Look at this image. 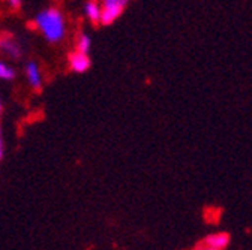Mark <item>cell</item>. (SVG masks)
Segmentation results:
<instances>
[{"mask_svg":"<svg viewBox=\"0 0 252 250\" xmlns=\"http://www.w3.org/2000/svg\"><path fill=\"white\" fill-rule=\"evenodd\" d=\"M9 2H11V5H12V6H18V5L23 2V0H9Z\"/></svg>","mask_w":252,"mask_h":250,"instance_id":"obj_10","label":"cell"},{"mask_svg":"<svg viewBox=\"0 0 252 250\" xmlns=\"http://www.w3.org/2000/svg\"><path fill=\"white\" fill-rule=\"evenodd\" d=\"M0 48H2L3 51H6L8 54H11L12 57H18L20 56L18 45L14 44L11 39H0Z\"/></svg>","mask_w":252,"mask_h":250,"instance_id":"obj_7","label":"cell"},{"mask_svg":"<svg viewBox=\"0 0 252 250\" xmlns=\"http://www.w3.org/2000/svg\"><path fill=\"white\" fill-rule=\"evenodd\" d=\"M92 65L90 61V57L89 54L86 53H81V51H75L69 56V66L74 72H78V74H83L86 72Z\"/></svg>","mask_w":252,"mask_h":250,"instance_id":"obj_4","label":"cell"},{"mask_svg":"<svg viewBox=\"0 0 252 250\" xmlns=\"http://www.w3.org/2000/svg\"><path fill=\"white\" fill-rule=\"evenodd\" d=\"M0 158H2V138H0Z\"/></svg>","mask_w":252,"mask_h":250,"instance_id":"obj_12","label":"cell"},{"mask_svg":"<svg viewBox=\"0 0 252 250\" xmlns=\"http://www.w3.org/2000/svg\"><path fill=\"white\" fill-rule=\"evenodd\" d=\"M26 71H27V78H29L32 87L36 88V90L41 88V85H42L41 72H39V68H38V65L35 63V61H32V63H29Z\"/></svg>","mask_w":252,"mask_h":250,"instance_id":"obj_6","label":"cell"},{"mask_svg":"<svg viewBox=\"0 0 252 250\" xmlns=\"http://www.w3.org/2000/svg\"><path fill=\"white\" fill-rule=\"evenodd\" d=\"M84 14L87 17L89 21H92L93 24H101V18H102V5L98 2V0H89L84 6Z\"/></svg>","mask_w":252,"mask_h":250,"instance_id":"obj_5","label":"cell"},{"mask_svg":"<svg viewBox=\"0 0 252 250\" xmlns=\"http://www.w3.org/2000/svg\"><path fill=\"white\" fill-rule=\"evenodd\" d=\"M36 24L41 28V32L50 42H60L65 36L66 26L63 15L57 9H47L42 11L36 17Z\"/></svg>","mask_w":252,"mask_h":250,"instance_id":"obj_1","label":"cell"},{"mask_svg":"<svg viewBox=\"0 0 252 250\" xmlns=\"http://www.w3.org/2000/svg\"><path fill=\"white\" fill-rule=\"evenodd\" d=\"M0 78H2V80L14 78V71L9 66H6L5 63H2V61H0Z\"/></svg>","mask_w":252,"mask_h":250,"instance_id":"obj_9","label":"cell"},{"mask_svg":"<svg viewBox=\"0 0 252 250\" xmlns=\"http://www.w3.org/2000/svg\"><path fill=\"white\" fill-rule=\"evenodd\" d=\"M90 47H92L90 36H89V35H86V33H81V35L78 36V39H77V51H81V53L89 54Z\"/></svg>","mask_w":252,"mask_h":250,"instance_id":"obj_8","label":"cell"},{"mask_svg":"<svg viewBox=\"0 0 252 250\" xmlns=\"http://www.w3.org/2000/svg\"><path fill=\"white\" fill-rule=\"evenodd\" d=\"M200 250H218V249H213V247H207V246H203Z\"/></svg>","mask_w":252,"mask_h":250,"instance_id":"obj_11","label":"cell"},{"mask_svg":"<svg viewBox=\"0 0 252 250\" xmlns=\"http://www.w3.org/2000/svg\"><path fill=\"white\" fill-rule=\"evenodd\" d=\"M231 243V237L228 232H213L203 238V246L213 247L218 250H225Z\"/></svg>","mask_w":252,"mask_h":250,"instance_id":"obj_3","label":"cell"},{"mask_svg":"<svg viewBox=\"0 0 252 250\" xmlns=\"http://www.w3.org/2000/svg\"><path fill=\"white\" fill-rule=\"evenodd\" d=\"M102 5V18L101 24L102 26H111L116 23L123 11L128 6L129 0H99Z\"/></svg>","mask_w":252,"mask_h":250,"instance_id":"obj_2","label":"cell"}]
</instances>
